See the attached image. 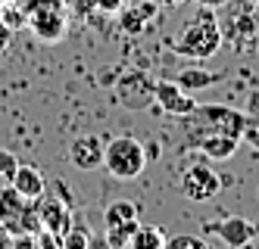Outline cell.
Instances as JSON below:
<instances>
[{"mask_svg": "<svg viewBox=\"0 0 259 249\" xmlns=\"http://www.w3.org/2000/svg\"><path fill=\"white\" fill-rule=\"evenodd\" d=\"M250 125V116L237 112L231 106H194L188 116H181V140L188 150H197L200 140L206 137H215V134H231V137H240L244 140V131Z\"/></svg>", "mask_w": 259, "mask_h": 249, "instance_id": "6da1fadb", "label": "cell"}, {"mask_svg": "<svg viewBox=\"0 0 259 249\" xmlns=\"http://www.w3.org/2000/svg\"><path fill=\"white\" fill-rule=\"evenodd\" d=\"M222 37L225 34H222L219 19L203 7V13L181 31V37L175 41V53H181L184 60H209V56L219 53Z\"/></svg>", "mask_w": 259, "mask_h": 249, "instance_id": "7a4b0ae2", "label": "cell"}, {"mask_svg": "<svg viewBox=\"0 0 259 249\" xmlns=\"http://www.w3.org/2000/svg\"><path fill=\"white\" fill-rule=\"evenodd\" d=\"M103 168L116 181H138L144 175V168H147L144 143L128 137V134L113 137L109 143H103Z\"/></svg>", "mask_w": 259, "mask_h": 249, "instance_id": "3957f363", "label": "cell"}, {"mask_svg": "<svg viewBox=\"0 0 259 249\" xmlns=\"http://www.w3.org/2000/svg\"><path fill=\"white\" fill-rule=\"evenodd\" d=\"M28 31L38 37L41 44H60L66 37V13L63 0H34V7L25 13Z\"/></svg>", "mask_w": 259, "mask_h": 249, "instance_id": "277c9868", "label": "cell"}, {"mask_svg": "<svg viewBox=\"0 0 259 249\" xmlns=\"http://www.w3.org/2000/svg\"><path fill=\"white\" fill-rule=\"evenodd\" d=\"M116 100H119V106L135 109V112L153 106L156 103V81L144 69L125 72V75H119V81H116Z\"/></svg>", "mask_w": 259, "mask_h": 249, "instance_id": "5b68a950", "label": "cell"}, {"mask_svg": "<svg viewBox=\"0 0 259 249\" xmlns=\"http://www.w3.org/2000/svg\"><path fill=\"white\" fill-rule=\"evenodd\" d=\"M219 190H222V178L209 165H191L181 178V193L191 203H209L219 196Z\"/></svg>", "mask_w": 259, "mask_h": 249, "instance_id": "8992f818", "label": "cell"}, {"mask_svg": "<svg viewBox=\"0 0 259 249\" xmlns=\"http://www.w3.org/2000/svg\"><path fill=\"white\" fill-rule=\"evenodd\" d=\"M206 231H212L228 249H244V246L253 243V237L259 234V227L253 221H247V218H240V215H228L222 221L206 224Z\"/></svg>", "mask_w": 259, "mask_h": 249, "instance_id": "52a82bcc", "label": "cell"}, {"mask_svg": "<svg viewBox=\"0 0 259 249\" xmlns=\"http://www.w3.org/2000/svg\"><path fill=\"white\" fill-rule=\"evenodd\" d=\"M156 103H159V109L165 112V116H175V119L188 116V112L197 106V100L181 84H175V78L156 81Z\"/></svg>", "mask_w": 259, "mask_h": 249, "instance_id": "ba28073f", "label": "cell"}, {"mask_svg": "<svg viewBox=\"0 0 259 249\" xmlns=\"http://www.w3.org/2000/svg\"><path fill=\"white\" fill-rule=\"evenodd\" d=\"M103 137H97V134H81V137L72 140L69 146V162L75 165L78 171H94L103 165Z\"/></svg>", "mask_w": 259, "mask_h": 249, "instance_id": "9c48e42d", "label": "cell"}, {"mask_svg": "<svg viewBox=\"0 0 259 249\" xmlns=\"http://www.w3.org/2000/svg\"><path fill=\"white\" fill-rule=\"evenodd\" d=\"M34 206H38L41 231H50V234H57V237H63L69 231L72 212H69V206L63 200H57V196H38V200H34Z\"/></svg>", "mask_w": 259, "mask_h": 249, "instance_id": "30bf717a", "label": "cell"}, {"mask_svg": "<svg viewBox=\"0 0 259 249\" xmlns=\"http://www.w3.org/2000/svg\"><path fill=\"white\" fill-rule=\"evenodd\" d=\"M119 13H122V31L125 34H141V31H147L153 25L159 7L153 4V0H141V4H135V7H122Z\"/></svg>", "mask_w": 259, "mask_h": 249, "instance_id": "8fae6325", "label": "cell"}, {"mask_svg": "<svg viewBox=\"0 0 259 249\" xmlns=\"http://www.w3.org/2000/svg\"><path fill=\"white\" fill-rule=\"evenodd\" d=\"M10 187L22 200L34 203L38 196H44V175H41V168H34V165H16L13 178H10Z\"/></svg>", "mask_w": 259, "mask_h": 249, "instance_id": "7c38bea8", "label": "cell"}, {"mask_svg": "<svg viewBox=\"0 0 259 249\" xmlns=\"http://www.w3.org/2000/svg\"><path fill=\"white\" fill-rule=\"evenodd\" d=\"M240 146V137H231V134H215V137H206L197 143V153H203L206 159H215V162H225L231 159Z\"/></svg>", "mask_w": 259, "mask_h": 249, "instance_id": "4fadbf2b", "label": "cell"}, {"mask_svg": "<svg viewBox=\"0 0 259 249\" xmlns=\"http://www.w3.org/2000/svg\"><path fill=\"white\" fill-rule=\"evenodd\" d=\"M225 81V72H206V69H184L175 75V84H181L184 90H200V87H209V84H219Z\"/></svg>", "mask_w": 259, "mask_h": 249, "instance_id": "5bb4252c", "label": "cell"}, {"mask_svg": "<svg viewBox=\"0 0 259 249\" xmlns=\"http://www.w3.org/2000/svg\"><path fill=\"white\" fill-rule=\"evenodd\" d=\"M162 246H165L162 227H156V224H138L125 249H162Z\"/></svg>", "mask_w": 259, "mask_h": 249, "instance_id": "9a60e30c", "label": "cell"}, {"mask_svg": "<svg viewBox=\"0 0 259 249\" xmlns=\"http://www.w3.org/2000/svg\"><path fill=\"white\" fill-rule=\"evenodd\" d=\"M138 215H141V209L132 200H109V206L103 209L106 227H116V224H125V221H138Z\"/></svg>", "mask_w": 259, "mask_h": 249, "instance_id": "2e32d148", "label": "cell"}, {"mask_svg": "<svg viewBox=\"0 0 259 249\" xmlns=\"http://www.w3.org/2000/svg\"><path fill=\"white\" fill-rule=\"evenodd\" d=\"M60 243H63V249H91V234H88L84 224H75V221H72L69 231L60 237Z\"/></svg>", "mask_w": 259, "mask_h": 249, "instance_id": "e0dca14e", "label": "cell"}, {"mask_svg": "<svg viewBox=\"0 0 259 249\" xmlns=\"http://www.w3.org/2000/svg\"><path fill=\"white\" fill-rule=\"evenodd\" d=\"M135 227H138V221H125V224H116V227H106L109 249H125L128 240H132V234H135Z\"/></svg>", "mask_w": 259, "mask_h": 249, "instance_id": "ac0fdd59", "label": "cell"}, {"mask_svg": "<svg viewBox=\"0 0 259 249\" xmlns=\"http://www.w3.org/2000/svg\"><path fill=\"white\" fill-rule=\"evenodd\" d=\"M162 249H209V243L194 234H175V237H165Z\"/></svg>", "mask_w": 259, "mask_h": 249, "instance_id": "d6986e66", "label": "cell"}, {"mask_svg": "<svg viewBox=\"0 0 259 249\" xmlns=\"http://www.w3.org/2000/svg\"><path fill=\"white\" fill-rule=\"evenodd\" d=\"M16 165H19V159H16L10 150H0V181H10Z\"/></svg>", "mask_w": 259, "mask_h": 249, "instance_id": "ffe728a7", "label": "cell"}, {"mask_svg": "<svg viewBox=\"0 0 259 249\" xmlns=\"http://www.w3.org/2000/svg\"><path fill=\"white\" fill-rule=\"evenodd\" d=\"M38 246H41V249H63L60 237L50 234V231H38Z\"/></svg>", "mask_w": 259, "mask_h": 249, "instance_id": "44dd1931", "label": "cell"}, {"mask_svg": "<svg viewBox=\"0 0 259 249\" xmlns=\"http://www.w3.org/2000/svg\"><path fill=\"white\" fill-rule=\"evenodd\" d=\"M244 140H247L253 150H259V119H250V125H247V131H244Z\"/></svg>", "mask_w": 259, "mask_h": 249, "instance_id": "7402d4cb", "label": "cell"}, {"mask_svg": "<svg viewBox=\"0 0 259 249\" xmlns=\"http://www.w3.org/2000/svg\"><path fill=\"white\" fill-rule=\"evenodd\" d=\"M10 44H13V28L4 22V19H0V56L10 50Z\"/></svg>", "mask_w": 259, "mask_h": 249, "instance_id": "603a6c76", "label": "cell"}, {"mask_svg": "<svg viewBox=\"0 0 259 249\" xmlns=\"http://www.w3.org/2000/svg\"><path fill=\"white\" fill-rule=\"evenodd\" d=\"M100 13H119L122 7H125V0H91Z\"/></svg>", "mask_w": 259, "mask_h": 249, "instance_id": "cb8c5ba5", "label": "cell"}, {"mask_svg": "<svg viewBox=\"0 0 259 249\" xmlns=\"http://www.w3.org/2000/svg\"><path fill=\"white\" fill-rule=\"evenodd\" d=\"M200 7H206V10H219V7H225L228 0H197Z\"/></svg>", "mask_w": 259, "mask_h": 249, "instance_id": "d4e9b609", "label": "cell"}, {"mask_svg": "<svg viewBox=\"0 0 259 249\" xmlns=\"http://www.w3.org/2000/svg\"><path fill=\"white\" fill-rule=\"evenodd\" d=\"M165 7H178V4H184V0H162Z\"/></svg>", "mask_w": 259, "mask_h": 249, "instance_id": "484cf974", "label": "cell"}, {"mask_svg": "<svg viewBox=\"0 0 259 249\" xmlns=\"http://www.w3.org/2000/svg\"><path fill=\"white\" fill-rule=\"evenodd\" d=\"M4 10H7V0H0V16H4Z\"/></svg>", "mask_w": 259, "mask_h": 249, "instance_id": "4316f807", "label": "cell"}, {"mask_svg": "<svg viewBox=\"0 0 259 249\" xmlns=\"http://www.w3.org/2000/svg\"><path fill=\"white\" fill-rule=\"evenodd\" d=\"M256 4H259V0H256Z\"/></svg>", "mask_w": 259, "mask_h": 249, "instance_id": "83f0119b", "label": "cell"}]
</instances>
